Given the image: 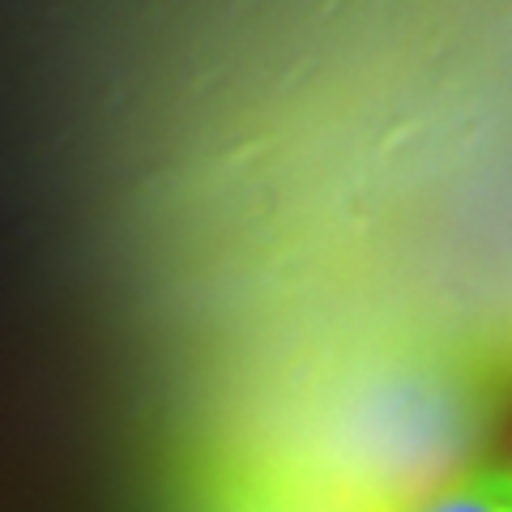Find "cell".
Wrapping results in <instances>:
<instances>
[{
    "mask_svg": "<svg viewBox=\"0 0 512 512\" xmlns=\"http://www.w3.org/2000/svg\"><path fill=\"white\" fill-rule=\"evenodd\" d=\"M218 512H393L380 504L355 500L338 487H325L308 474H295L286 466L244 474L227 487Z\"/></svg>",
    "mask_w": 512,
    "mask_h": 512,
    "instance_id": "6da1fadb",
    "label": "cell"
},
{
    "mask_svg": "<svg viewBox=\"0 0 512 512\" xmlns=\"http://www.w3.org/2000/svg\"><path fill=\"white\" fill-rule=\"evenodd\" d=\"M406 512H512V453H483Z\"/></svg>",
    "mask_w": 512,
    "mask_h": 512,
    "instance_id": "7a4b0ae2",
    "label": "cell"
}]
</instances>
